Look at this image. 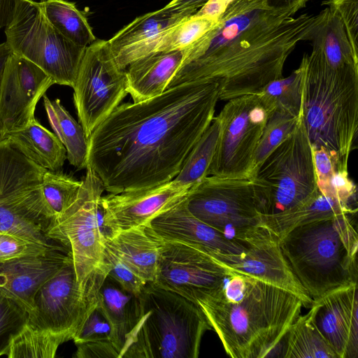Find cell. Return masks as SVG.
<instances>
[{"instance_id": "cell-1", "label": "cell", "mask_w": 358, "mask_h": 358, "mask_svg": "<svg viewBox=\"0 0 358 358\" xmlns=\"http://www.w3.org/2000/svg\"><path fill=\"white\" fill-rule=\"evenodd\" d=\"M220 85V80L187 82L120 104L90 136L87 166L108 193L172 180L214 118Z\"/></svg>"}, {"instance_id": "cell-2", "label": "cell", "mask_w": 358, "mask_h": 358, "mask_svg": "<svg viewBox=\"0 0 358 358\" xmlns=\"http://www.w3.org/2000/svg\"><path fill=\"white\" fill-rule=\"evenodd\" d=\"M325 13L294 17L268 8L263 0H232L216 24L185 49L167 88L220 80V100L256 94L282 78L289 55L299 43L310 40Z\"/></svg>"}, {"instance_id": "cell-3", "label": "cell", "mask_w": 358, "mask_h": 358, "mask_svg": "<svg viewBox=\"0 0 358 358\" xmlns=\"http://www.w3.org/2000/svg\"><path fill=\"white\" fill-rule=\"evenodd\" d=\"M196 304L232 358L273 356L304 307L295 294L248 275L245 282H230Z\"/></svg>"}, {"instance_id": "cell-4", "label": "cell", "mask_w": 358, "mask_h": 358, "mask_svg": "<svg viewBox=\"0 0 358 358\" xmlns=\"http://www.w3.org/2000/svg\"><path fill=\"white\" fill-rule=\"evenodd\" d=\"M310 41L312 52L300 64L304 125L312 147L324 148L340 170H348L358 131V66H331L315 33Z\"/></svg>"}, {"instance_id": "cell-5", "label": "cell", "mask_w": 358, "mask_h": 358, "mask_svg": "<svg viewBox=\"0 0 358 358\" xmlns=\"http://www.w3.org/2000/svg\"><path fill=\"white\" fill-rule=\"evenodd\" d=\"M354 215H341L298 227L280 239L293 273L313 300L357 283Z\"/></svg>"}, {"instance_id": "cell-6", "label": "cell", "mask_w": 358, "mask_h": 358, "mask_svg": "<svg viewBox=\"0 0 358 358\" xmlns=\"http://www.w3.org/2000/svg\"><path fill=\"white\" fill-rule=\"evenodd\" d=\"M210 329L197 304L148 282L138 296L136 321L120 358H197Z\"/></svg>"}, {"instance_id": "cell-7", "label": "cell", "mask_w": 358, "mask_h": 358, "mask_svg": "<svg viewBox=\"0 0 358 358\" xmlns=\"http://www.w3.org/2000/svg\"><path fill=\"white\" fill-rule=\"evenodd\" d=\"M46 170L8 137L0 141V233L52 249L70 250L48 236L55 219L42 192Z\"/></svg>"}, {"instance_id": "cell-8", "label": "cell", "mask_w": 358, "mask_h": 358, "mask_svg": "<svg viewBox=\"0 0 358 358\" xmlns=\"http://www.w3.org/2000/svg\"><path fill=\"white\" fill-rule=\"evenodd\" d=\"M250 180L261 215L288 210L319 192L312 145L302 115Z\"/></svg>"}, {"instance_id": "cell-9", "label": "cell", "mask_w": 358, "mask_h": 358, "mask_svg": "<svg viewBox=\"0 0 358 358\" xmlns=\"http://www.w3.org/2000/svg\"><path fill=\"white\" fill-rule=\"evenodd\" d=\"M4 31L12 53L39 66L55 84L73 88L87 47L64 37L47 19L40 2L16 0Z\"/></svg>"}, {"instance_id": "cell-10", "label": "cell", "mask_w": 358, "mask_h": 358, "mask_svg": "<svg viewBox=\"0 0 358 358\" xmlns=\"http://www.w3.org/2000/svg\"><path fill=\"white\" fill-rule=\"evenodd\" d=\"M108 272L104 260L86 281L79 282L72 259L38 289L28 322L61 335L67 341L73 340L96 308Z\"/></svg>"}, {"instance_id": "cell-11", "label": "cell", "mask_w": 358, "mask_h": 358, "mask_svg": "<svg viewBox=\"0 0 358 358\" xmlns=\"http://www.w3.org/2000/svg\"><path fill=\"white\" fill-rule=\"evenodd\" d=\"M87 172L75 200L55 219L48 231L50 238L70 249L76 278L85 282L104 264L105 244L103 209L105 190L96 173L87 166Z\"/></svg>"}, {"instance_id": "cell-12", "label": "cell", "mask_w": 358, "mask_h": 358, "mask_svg": "<svg viewBox=\"0 0 358 358\" xmlns=\"http://www.w3.org/2000/svg\"><path fill=\"white\" fill-rule=\"evenodd\" d=\"M73 89L79 123L89 138L128 94L125 69L117 66L108 41L86 48Z\"/></svg>"}, {"instance_id": "cell-13", "label": "cell", "mask_w": 358, "mask_h": 358, "mask_svg": "<svg viewBox=\"0 0 358 358\" xmlns=\"http://www.w3.org/2000/svg\"><path fill=\"white\" fill-rule=\"evenodd\" d=\"M221 132L208 176L250 179L267 113L257 94L229 100L217 115Z\"/></svg>"}, {"instance_id": "cell-14", "label": "cell", "mask_w": 358, "mask_h": 358, "mask_svg": "<svg viewBox=\"0 0 358 358\" xmlns=\"http://www.w3.org/2000/svg\"><path fill=\"white\" fill-rule=\"evenodd\" d=\"M186 204L196 217L238 243L260 221L250 179L208 176L189 189Z\"/></svg>"}, {"instance_id": "cell-15", "label": "cell", "mask_w": 358, "mask_h": 358, "mask_svg": "<svg viewBox=\"0 0 358 358\" xmlns=\"http://www.w3.org/2000/svg\"><path fill=\"white\" fill-rule=\"evenodd\" d=\"M233 273L194 246L162 238L152 282L196 304L199 299L222 288Z\"/></svg>"}, {"instance_id": "cell-16", "label": "cell", "mask_w": 358, "mask_h": 358, "mask_svg": "<svg viewBox=\"0 0 358 358\" xmlns=\"http://www.w3.org/2000/svg\"><path fill=\"white\" fill-rule=\"evenodd\" d=\"M239 243L245 247L241 253H217L210 257L234 273L285 289L297 296L304 307L310 306L313 299L293 273L277 236L264 227L256 226L248 231Z\"/></svg>"}, {"instance_id": "cell-17", "label": "cell", "mask_w": 358, "mask_h": 358, "mask_svg": "<svg viewBox=\"0 0 358 358\" xmlns=\"http://www.w3.org/2000/svg\"><path fill=\"white\" fill-rule=\"evenodd\" d=\"M54 80L39 66L11 52L0 82V124L5 137L24 128Z\"/></svg>"}, {"instance_id": "cell-18", "label": "cell", "mask_w": 358, "mask_h": 358, "mask_svg": "<svg viewBox=\"0 0 358 358\" xmlns=\"http://www.w3.org/2000/svg\"><path fill=\"white\" fill-rule=\"evenodd\" d=\"M190 189L171 180L152 187L108 193L101 198L103 227L115 232L148 224L183 199Z\"/></svg>"}, {"instance_id": "cell-19", "label": "cell", "mask_w": 358, "mask_h": 358, "mask_svg": "<svg viewBox=\"0 0 358 358\" xmlns=\"http://www.w3.org/2000/svg\"><path fill=\"white\" fill-rule=\"evenodd\" d=\"M308 313L337 358L358 356L357 283L314 299Z\"/></svg>"}, {"instance_id": "cell-20", "label": "cell", "mask_w": 358, "mask_h": 358, "mask_svg": "<svg viewBox=\"0 0 358 358\" xmlns=\"http://www.w3.org/2000/svg\"><path fill=\"white\" fill-rule=\"evenodd\" d=\"M186 196L149 222L161 238L194 246L210 256L239 254L245 250L241 243L193 215L187 207Z\"/></svg>"}, {"instance_id": "cell-21", "label": "cell", "mask_w": 358, "mask_h": 358, "mask_svg": "<svg viewBox=\"0 0 358 358\" xmlns=\"http://www.w3.org/2000/svg\"><path fill=\"white\" fill-rule=\"evenodd\" d=\"M72 259L70 250H51L0 264V288L28 313L41 287Z\"/></svg>"}, {"instance_id": "cell-22", "label": "cell", "mask_w": 358, "mask_h": 358, "mask_svg": "<svg viewBox=\"0 0 358 358\" xmlns=\"http://www.w3.org/2000/svg\"><path fill=\"white\" fill-rule=\"evenodd\" d=\"M161 243L149 223L104 234L105 247L146 283L155 279Z\"/></svg>"}, {"instance_id": "cell-23", "label": "cell", "mask_w": 358, "mask_h": 358, "mask_svg": "<svg viewBox=\"0 0 358 358\" xmlns=\"http://www.w3.org/2000/svg\"><path fill=\"white\" fill-rule=\"evenodd\" d=\"M185 49L152 52L131 62L125 69L127 92L133 102L163 93L180 66Z\"/></svg>"}, {"instance_id": "cell-24", "label": "cell", "mask_w": 358, "mask_h": 358, "mask_svg": "<svg viewBox=\"0 0 358 358\" xmlns=\"http://www.w3.org/2000/svg\"><path fill=\"white\" fill-rule=\"evenodd\" d=\"M218 20L192 15L152 38L113 55L117 66L125 69L133 61L152 52L183 50L200 38Z\"/></svg>"}, {"instance_id": "cell-25", "label": "cell", "mask_w": 358, "mask_h": 358, "mask_svg": "<svg viewBox=\"0 0 358 358\" xmlns=\"http://www.w3.org/2000/svg\"><path fill=\"white\" fill-rule=\"evenodd\" d=\"M357 208L346 205L319 192L306 201L280 213L261 215L258 226L281 239L294 229L338 215H356Z\"/></svg>"}, {"instance_id": "cell-26", "label": "cell", "mask_w": 358, "mask_h": 358, "mask_svg": "<svg viewBox=\"0 0 358 358\" xmlns=\"http://www.w3.org/2000/svg\"><path fill=\"white\" fill-rule=\"evenodd\" d=\"M138 296L124 289L108 275L99 290L97 308L110 326V341L119 358L136 321Z\"/></svg>"}, {"instance_id": "cell-27", "label": "cell", "mask_w": 358, "mask_h": 358, "mask_svg": "<svg viewBox=\"0 0 358 358\" xmlns=\"http://www.w3.org/2000/svg\"><path fill=\"white\" fill-rule=\"evenodd\" d=\"M19 150L29 159L52 171L64 165L66 150L55 134L34 118L24 128L8 134Z\"/></svg>"}, {"instance_id": "cell-28", "label": "cell", "mask_w": 358, "mask_h": 358, "mask_svg": "<svg viewBox=\"0 0 358 358\" xmlns=\"http://www.w3.org/2000/svg\"><path fill=\"white\" fill-rule=\"evenodd\" d=\"M196 11L166 7L136 17L108 41L113 55L145 41Z\"/></svg>"}, {"instance_id": "cell-29", "label": "cell", "mask_w": 358, "mask_h": 358, "mask_svg": "<svg viewBox=\"0 0 358 358\" xmlns=\"http://www.w3.org/2000/svg\"><path fill=\"white\" fill-rule=\"evenodd\" d=\"M43 103L49 123L66 150V158L77 169L87 165L88 138L81 124L62 106L59 99L53 101L44 94Z\"/></svg>"}, {"instance_id": "cell-30", "label": "cell", "mask_w": 358, "mask_h": 358, "mask_svg": "<svg viewBox=\"0 0 358 358\" xmlns=\"http://www.w3.org/2000/svg\"><path fill=\"white\" fill-rule=\"evenodd\" d=\"M283 341L282 357L285 358H337L308 313L296 317Z\"/></svg>"}, {"instance_id": "cell-31", "label": "cell", "mask_w": 358, "mask_h": 358, "mask_svg": "<svg viewBox=\"0 0 358 358\" xmlns=\"http://www.w3.org/2000/svg\"><path fill=\"white\" fill-rule=\"evenodd\" d=\"M43 10L49 22L67 39L87 47L96 40L85 14L68 0H42Z\"/></svg>"}, {"instance_id": "cell-32", "label": "cell", "mask_w": 358, "mask_h": 358, "mask_svg": "<svg viewBox=\"0 0 358 358\" xmlns=\"http://www.w3.org/2000/svg\"><path fill=\"white\" fill-rule=\"evenodd\" d=\"M221 132L218 117L194 145L178 174L172 180L176 184L192 188L208 176V171L216 151Z\"/></svg>"}, {"instance_id": "cell-33", "label": "cell", "mask_w": 358, "mask_h": 358, "mask_svg": "<svg viewBox=\"0 0 358 358\" xmlns=\"http://www.w3.org/2000/svg\"><path fill=\"white\" fill-rule=\"evenodd\" d=\"M267 115L282 110L294 116L302 115L303 73L299 66L288 77L271 81L256 93Z\"/></svg>"}, {"instance_id": "cell-34", "label": "cell", "mask_w": 358, "mask_h": 358, "mask_svg": "<svg viewBox=\"0 0 358 358\" xmlns=\"http://www.w3.org/2000/svg\"><path fill=\"white\" fill-rule=\"evenodd\" d=\"M64 337L38 327L27 321L12 338L6 356L9 358H53Z\"/></svg>"}, {"instance_id": "cell-35", "label": "cell", "mask_w": 358, "mask_h": 358, "mask_svg": "<svg viewBox=\"0 0 358 358\" xmlns=\"http://www.w3.org/2000/svg\"><path fill=\"white\" fill-rule=\"evenodd\" d=\"M82 183L83 180L63 173L46 170L43 176L42 192L55 220L75 200Z\"/></svg>"}, {"instance_id": "cell-36", "label": "cell", "mask_w": 358, "mask_h": 358, "mask_svg": "<svg viewBox=\"0 0 358 358\" xmlns=\"http://www.w3.org/2000/svg\"><path fill=\"white\" fill-rule=\"evenodd\" d=\"M301 116L282 110H275L268 115L254 155L252 176L270 153L293 131Z\"/></svg>"}, {"instance_id": "cell-37", "label": "cell", "mask_w": 358, "mask_h": 358, "mask_svg": "<svg viewBox=\"0 0 358 358\" xmlns=\"http://www.w3.org/2000/svg\"><path fill=\"white\" fill-rule=\"evenodd\" d=\"M28 317L25 308L0 288V357L7 355L12 338Z\"/></svg>"}, {"instance_id": "cell-38", "label": "cell", "mask_w": 358, "mask_h": 358, "mask_svg": "<svg viewBox=\"0 0 358 358\" xmlns=\"http://www.w3.org/2000/svg\"><path fill=\"white\" fill-rule=\"evenodd\" d=\"M322 3L341 20L352 48L358 51V0H327Z\"/></svg>"}, {"instance_id": "cell-39", "label": "cell", "mask_w": 358, "mask_h": 358, "mask_svg": "<svg viewBox=\"0 0 358 358\" xmlns=\"http://www.w3.org/2000/svg\"><path fill=\"white\" fill-rule=\"evenodd\" d=\"M51 250L57 249L46 248L9 234L0 233V264Z\"/></svg>"}, {"instance_id": "cell-40", "label": "cell", "mask_w": 358, "mask_h": 358, "mask_svg": "<svg viewBox=\"0 0 358 358\" xmlns=\"http://www.w3.org/2000/svg\"><path fill=\"white\" fill-rule=\"evenodd\" d=\"M106 262L108 266V275L127 291L138 295L146 282L129 269L115 254L105 247Z\"/></svg>"}, {"instance_id": "cell-41", "label": "cell", "mask_w": 358, "mask_h": 358, "mask_svg": "<svg viewBox=\"0 0 358 358\" xmlns=\"http://www.w3.org/2000/svg\"><path fill=\"white\" fill-rule=\"evenodd\" d=\"M110 326L96 306L73 341L76 345L92 341H110Z\"/></svg>"}, {"instance_id": "cell-42", "label": "cell", "mask_w": 358, "mask_h": 358, "mask_svg": "<svg viewBox=\"0 0 358 358\" xmlns=\"http://www.w3.org/2000/svg\"><path fill=\"white\" fill-rule=\"evenodd\" d=\"M77 358H119V353L112 342L99 341L76 345Z\"/></svg>"}, {"instance_id": "cell-43", "label": "cell", "mask_w": 358, "mask_h": 358, "mask_svg": "<svg viewBox=\"0 0 358 358\" xmlns=\"http://www.w3.org/2000/svg\"><path fill=\"white\" fill-rule=\"evenodd\" d=\"M266 6L275 11H290L294 14L306 6L308 0H263Z\"/></svg>"}, {"instance_id": "cell-44", "label": "cell", "mask_w": 358, "mask_h": 358, "mask_svg": "<svg viewBox=\"0 0 358 358\" xmlns=\"http://www.w3.org/2000/svg\"><path fill=\"white\" fill-rule=\"evenodd\" d=\"M227 5L225 0H209L194 14L218 20L219 17L226 10Z\"/></svg>"}, {"instance_id": "cell-45", "label": "cell", "mask_w": 358, "mask_h": 358, "mask_svg": "<svg viewBox=\"0 0 358 358\" xmlns=\"http://www.w3.org/2000/svg\"><path fill=\"white\" fill-rule=\"evenodd\" d=\"M209 0H172L165 7L176 9L187 10L190 9L197 12Z\"/></svg>"}, {"instance_id": "cell-46", "label": "cell", "mask_w": 358, "mask_h": 358, "mask_svg": "<svg viewBox=\"0 0 358 358\" xmlns=\"http://www.w3.org/2000/svg\"><path fill=\"white\" fill-rule=\"evenodd\" d=\"M16 0H0V29L5 27L10 20Z\"/></svg>"}, {"instance_id": "cell-47", "label": "cell", "mask_w": 358, "mask_h": 358, "mask_svg": "<svg viewBox=\"0 0 358 358\" xmlns=\"http://www.w3.org/2000/svg\"><path fill=\"white\" fill-rule=\"evenodd\" d=\"M11 51L6 45V42L0 43V82L3 73V70ZM5 138L0 124V141Z\"/></svg>"}, {"instance_id": "cell-48", "label": "cell", "mask_w": 358, "mask_h": 358, "mask_svg": "<svg viewBox=\"0 0 358 358\" xmlns=\"http://www.w3.org/2000/svg\"><path fill=\"white\" fill-rule=\"evenodd\" d=\"M232 0H225L227 4H229Z\"/></svg>"}]
</instances>
